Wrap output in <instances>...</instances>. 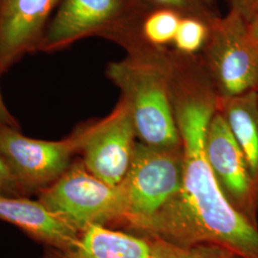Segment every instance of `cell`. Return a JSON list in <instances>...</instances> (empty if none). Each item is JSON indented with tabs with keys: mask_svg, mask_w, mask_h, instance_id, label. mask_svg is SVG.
<instances>
[{
	"mask_svg": "<svg viewBox=\"0 0 258 258\" xmlns=\"http://www.w3.org/2000/svg\"><path fill=\"white\" fill-rule=\"evenodd\" d=\"M230 11L235 12L245 20L258 14V0H227Z\"/></svg>",
	"mask_w": 258,
	"mask_h": 258,
	"instance_id": "19",
	"label": "cell"
},
{
	"mask_svg": "<svg viewBox=\"0 0 258 258\" xmlns=\"http://www.w3.org/2000/svg\"><path fill=\"white\" fill-rule=\"evenodd\" d=\"M60 0H0V77L25 55L39 52Z\"/></svg>",
	"mask_w": 258,
	"mask_h": 258,
	"instance_id": "10",
	"label": "cell"
},
{
	"mask_svg": "<svg viewBox=\"0 0 258 258\" xmlns=\"http://www.w3.org/2000/svg\"><path fill=\"white\" fill-rule=\"evenodd\" d=\"M218 111L227 120L249 168L258 204V103L256 90L219 99Z\"/></svg>",
	"mask_w": 258,
	"mask_h": 258,
	"instance_id": "13",
	"label": "cell"
},
{
	"mask_svg": "<svg viewBox=\"0 0 258 258\" xmlns=\"http://www.w3.org/2000/svg\"><path fill=\"white\" fill-rule=\"evenodd\" d=\"M182 17L172 10L153 9L143 22L142 34L148 44L169 48L173 44Z\"/></svg>",
	"mask_w": 258,
	"mask_h": 258,
	"instance_id": "14",
	"label": "cell"
},
{
	"mask_svg": "<svg viewBox=\"0 0 258 258\" xmlns=\"http://www.w3.org/2000/svg\"><path fill=\"white\" fill-rule=\"evenodd\" d=\"M153 9L147 0H60L39 52L55 53L84 38L100 37L121 47L126 55L138 54L152 46L143 37L142 25Z\"/></svg>",
	"mask_w": 258,
	"mask_h": 258,
	"instance_id": "3",
	"label": "cell"
},
{
	"mask_svg": "<svg viewBox=\"0 0 258 258\" xmlns=\"http://www.w3.org/2000/svg\"><path fill=\"white\" fill-rule=\"evenodd\" d=\"M5 126L19 128L18 121L8 109L6 103L3 100L1 91H0V128L5 127Z\"/></svg>",
	"mask_w": 258,
	"mask_h": 258,
	"instance_id": "20",
	"label": "cell"
},
{
	"mask_svg": "<svg viewBox=\"0 0 258 258\" xmlns=\"http://www.w3.org/2000/svg\"><path fill=\"white\" fill-rule=\"evenodd\" d=\"M83 165L106 184L118 185L128 171L138 137L126 102L121 98L104 118L80 125Z\"/></svg>",
	"mask_w": 258,
	"mask_h": 258,
	"instance_id": "8",
	"label": "cell"
},
{
	"mask_svg": "<svg viewBox=\"0 0 258 258\" xmlns=\"http://www.w3.org/2000/svg\"><path fill=\"white\" fill-rule=\"evenodd\" d=\"M168 84L184 155L180 192L156 213L125 223L136 235L176 245L215 244L246 258H258V226L223 196L206 152L210 121L219 97L201 56L170 48Z\"/></svg>",
	"mask_w": 258,
	"mask_h": 258,
	"instance_id": "1",
	"label": "cell"
},
{
	"mask_svg": "<svg viewBox=\"0 0 258 258\" xmlns=\"http://www.w3.org/2000/svg\"><path fill=\"white\" fill-rule=\"evenodd\" d=\"M0 219L17 226L46 248L65 249L81 231L63 221L39 200L0 194Z\"/></svg>",
	"mask_w": 258,
	"mask_h": 258,
	"instance_id": "11",
	"label": "cell"
},
{
	"mask_svg": "<svg viewBox=\"0 0 258 258\" xmlns=\"http://www.w3.org/2000/svg\"><path fill=\"white\" fill-rule=\"evenodd\" d=\"M156 9L172 10L182 18L200 19L210 26L220 18L215 0H147Z\"/></svg>",
	"mask_w": 258,
	"mask_h": 258,
	"instance_id": "16",
	"label": "cell"
},
{
	"mask_svg": "<svg viewBox=\"0 0 258 258\" xmlns=\"http://www.w3.org/2000/svg\"><path fill=\"white\" fill-rule=\"evenodd\" d=\"M38 194L40 202L79 231L91 225L117 227L124 216L120 184L104 183L86 169L82 160L73 161L55 183Z\"/></svg>",
	"mask_w": 258,
	"mask_h": 258,
	"instance_id": "4",
	"label": "cell"
},
{
	"mask_svg": "<svg viewBox=\"0 0 258 258\" xmlns=\"http://www.w3.org/2000/svg\"><path fill=\"white\" fill-rule=\"evenodd\" d=\"M168 49L126 55L108 63L106 77L128 106L139 142L155 148H178L182 142L169 94Z\"/></svg>",
	"mask_w": 258,
	"mask_h": 258,
	"instance_id": "2",
	"label": "cell"
},
{
	"mask_svg": "<svg viewBox=\"0 0 258 258\" xmlns=\"http://www.w3.org/2000/svg\"><path fill=\"white\" fill-rule=\"evenodd\" d=\"M148 239L152 248L151 258H246L215 244L176 245L163 240Z\"/></svg>",
	"mask_w": 258,
	"mask_h": 258,
	"instance_id": "15",
	"label": "cell"
},
{
	"mask_svg": "<svg viewBox=\"0 0 258 258\" xmlns=\"http://www.w3.org/2000/svg\"><path fill=\"white\" fill-rule=\"evenodd\" d=\"M199 55L219 99L255 91L258 48L250 40L246 20L235 12L216 19Z\"/></svg>",
	"mask_w": 258,
	"mask_h": 258,
	"instance_id": "5",
	"label": "cell"
},
{
	"mask_svg": "<svg viewBox=\"0 0 258 258\" xmlns=\"http://www.w3.org/2000/svg\"><path fill=\"white\" fill-rule=\"evenodd\" d=\"M150 241L131 232L91 225L65 249L45 248L40 258H151Z\"/></svg>",
	"mask_w": 258,
	"mask_h": 258,
	"instance_id": "12",
	"label": "cell"
},
{
	"mask_svg": "<svg viewBox=\"0 0 258 258\" xmlns=\"http://www.w3.org/2000/svg\"><path fill=\"white\" fill-rule=\"evenodd\" d=\"M81 126L67 138L44 141L23 135L19 128H0V151L24 195L41 192L64 173L80 153Z\"/></svg>",
	"mask_w": 258,
	"mask_h": 258,
	"instance_id": "7",
	"label": "cell"
},
{
	"mask_svg": "<svg viewBox=\"0 0 258 258\" xmlns=\"http://www.w3.org/2000/svg\"><path fill=\"white\" fill-rule=\"evenodd\" d=\"M0 194L8 196H25L12 175L0 151Z\"/></svg>",
	"mask_w": 258,
	"mask_h": 258,
	"instance_id": "18",
	"label": "cell"
},
{
	"mask_svg": "<svg viewBox=\"0 0 258 258\" xmlns=\"http://www.w3.org/2000/svg\"><path fill=\"white\" fill-rule=\"evenodd\" d=\"M256 96H257V103H258V87H257V89H256Z\"/></svg>",
	"mask_w": 258,
	"mask_h": 258,
	"instance_id": "22",
	"label": "cell"
},
{
	"mask_svg": "<svg viewBox=\"0 0 258 258\" xmlns=\"http://www.w3.org/2000/svg\"><path fill=\"white\" fill-rule=\"evenodd\" d=\"M209 33L210 25L202 20L182 18L172 48L187 55H198L203 49Z\"/></svg>",
	"mask_w": 258,
	"mask_h": 258,
	"instance_id": "17",
	"label": "cell"
},
{
	"mask_svg": "<svg viewBox=\"0 0 258 258\" xmlns=\"http://www.w3.org/2000/svg\"><path fill=\"white\" fill-rule=\"evenodd\" d=\"M184 178L183 148H162L137 143L128 171L120 183L124 216L117 227L148 217L180 192Z\"/></svg>",
	"mask_w": 258,
	"mask_h": 258,
	"instance_id": "6",
	"label": "cell"
},
{
	"mask_svg": "<svg viewBox=\"0 0 258 258\" xmlns=\"http://www.w3.org/2000/svg\"><path fill=\"white\" fill-rule=\"evenodd\" d=\"M246 23L249 38L256 48H258V14L246 20Z\"/></svg>",
	"mask_w": 258,
	"mask_h": 258,
	"instance_id": "21",
	"label": "cell"
},
{
	"mask_svg": "<svg viewBox=\"0 0 258 258\" xmlns=\"http://www.w3.org/2000/svg\"><path fill=\"white\" fill-rule=\"evenodd\" d=\"M206 152L225 199L242 216L258 226L257 199L249 168L227 120L218 109L208 127Z\"/></svg>",
	"mask_w": 258,
	"mask_h": 258,
	"instance_id": "9",
	"label": "cell"
}]
</instances>
